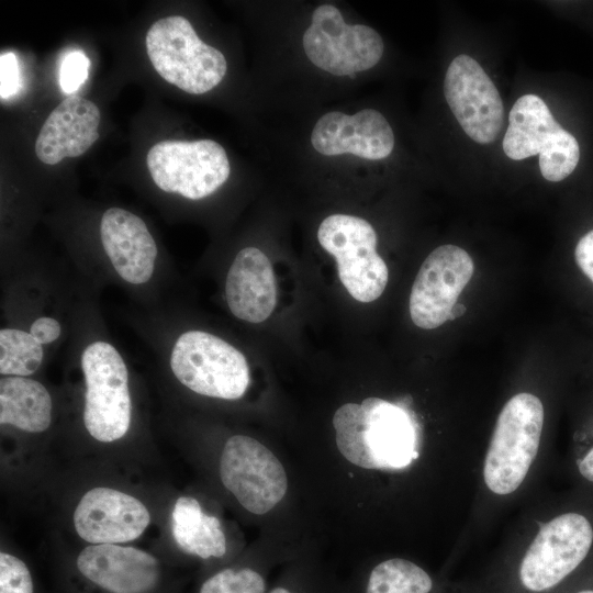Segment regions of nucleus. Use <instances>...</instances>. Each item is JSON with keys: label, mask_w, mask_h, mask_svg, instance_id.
<instances>
[{"label": "nucleus", "mask_w": 593, "mask_h": 593, "mask_svg": "<svg viewBox=\"0 0 593 593\" xmlns=\"http://www.w3.org/2000/svg\"><path fill=\"white\" fill-rule=\"evenodd\" d=\"M340 454L363 469H403L418 457V429L402 406L379 398L346 403L333 416Z\"/></svg>", "instance_id": "obj_1"}, {"label": "nucleus", "mask_w": 593, "mask_h": 593, "mask_svg": "<svg viewBox=\"0 0 593 593\" xmlns=\"http://www.w3.org/2000/svg\"><path fill=\"white\" fill-rule=\"evenodd\" d=\"M146 52L154 69L184 92L202 94L224 78V55L205 44L191 23L181 15L157 20L145 37Z\"/></svg>", "instance_id": "obj_2"}, {"label": "nucleus", "mask_w": 593, "mask_h": 593, "mask_svg": "<svg viewBox=\"0 0 593 593\" xmlns=\"http://www.w3.org/2000/svg\"><path fill=\"white\" fill-rule=\"evenodd\" d=\"M542 425L544 407L536 395L522 392L505 403L484 460L490 491L505 495L522 484L537 455Z\"/></svg>", "instance_id": "obj_3"}, {"label": "nucleus", "mask_w": 593, "mask_h": 593, "mask_svg": "<svg viewBox=\"0 0 593 593\" xmlns=\"http://www.w3.org/2000/svg\"><path fill=\"white\" fill-rule=\"evenodd\" d=\"M503 150L513 160L539 155L541 176L558 182L570 176L580 159L577 138L553 118L546 102L534 93L518 98L508 114Z\"/></svg>", "instance_id": "obj_4"}, {"label": "nucleus", "mask_w": 593, "mask_h": 593, "mask_svg": "<svg viewBox=\"0 0 593 593\" xmlns=\"http://www.w3.org/2000/svg\"><path fill=\"white\" fill-rule=\"evenodd\" d=\"M80 365L86 384V429L102 443L122 438L132 415L128 371L123 357L110 343L96 340L83 349Z\"/></svg>", "instance_id": "obj_5"}, {"label": "nucleus", "mask_w": 593, "mask_h": 593, "mask_svg": "<svg viewBox=\"0 0 593 593\" xmlns=\"http://www.w3.org/2000/svg\"><path fill=\"white\" fill-rule=\"evenodd\" d=\"M170 368L191 391L223 400L242 398L250 381L245 356L224 339L202 331H188L177 338Z\"/></svg>", "instance_id": "obj_6"}, {"label": "nucleus", "mask_w": 593, "mask_h": 593, "mask_svg": "<svg viewBox=\"0 0 593 593\" xmlns=\"http://www.w3.org/2000/svg\"><path fill=\"white\" fill-rule=\"evenodd\" d=\"M317 238L336 259L339 280L354 299L369 303L383 293L389 270L377 253V233L368 221L347 214L329 215L321 223Z\"/></svg>", "instance_id": "obj_7"}, {"label": "nucleus", "mask_w": 593, "mask_h": 593, "mask_svg": "<svg viewBox=\"0 0 593 593\" xmlns=\"http://www.w3.org/2000/svg\"><path fill=\"white\" fill-rule=\"evenodd\" d=\"M146 165L159 189L190 200L214 193L231 172L225 149L212 139L161 141L148 150Z\"/></svg>", "instance_id": "obj_8"}, {"label": "nucleus", "mask_w": 593, "mask_h": 593, "mask_svg": "<svg viewBox=\"0 0 593 593\" xmlns=\"http://www.w3.org/2000/svg\"><path fill=\"white\" fill-rule=\"evenodd\" d=\"M303 48L316 67L335 76H350L376 66L384 45L373 29L346 24L340 11L322 4L312 13L303 35Z\"/></svg>", "instance_id": "obj_9"}, {"label": "nucleus", "mask_w": 593, "mask_h": 593, "mask_svg": "<svg viewBox=\"0 0 593 593\" xmlns=\"http://www.w3.org/2000/svg\"><path fill=\"white\" fill-rule=\"evenodd\" d=\"M220 475L240 505L257 515L273 508L288 489L287 473L278 458L258 440L245 435L232 436L225 443Z\"/></svg>", "instance_id": "obj_10"}, {"label": "nucleus", "mask_w": 593, "mask_h": 593, "mask_svg": "<svg viewBox=\"0 0 593 593\" xmlns=\"http://www.w3.org/2000/svg\"><path fill=\"white\" fill-rule=\"evenodd\" d=\"M592 541L593 528L583 515L567 513L544 524L522 560L523 585L534 592L553 588L583 561Z\"/></svg>", "instance_id": "obj_11"}, {"label": "nucleus", "mask_w": 593, "mask_h": 593, "mask_svg": "<svg viewBox=\"0 0 593 593\" xmlns=\"http://www.w3.org/2000/svg\"><path fill=\"white\" fill-rule=\"evenodd\" d=\"M444 94L465 133L478 144L493 143L504 122L500 92L472 57L461 54L447 68Z\"/></svg>", "instance_id": "obj_12"}, {"label": "nucleus", "mask_w": 593, "mask_h": 593, "mask_svg": "<svg viewBox=\"0 0 593 593\" xmlns=\"http://www.w3.org/2000/svg\"><path fill=\"white\" fill-rule=\"evenodd\" d=\"M473 271V260L465 249L451 244L434 249L422 264L412 286V322L419 328L434 329L449 321Z\"/></svg>", "instance_id": "obj_13"}, {"label": "nucleus", "mask_w": 593, "mask_h": 593, "mask_svg": "<svg viewBox=\"0 0 593 593\" xmlns=\"http://www.w3.org/2000/svg\"><path fill=\"white\" fill-rule=\"evenodd\" d=\"M76 569L103 593H156L163 569L156 557L135 547L90 545L76 559Z\"/></svg>", "instance_id": "obj_14"}, {"label": "nucleus", "mask_w": 593, "mask_h": 593, "mask_svg": "<svg viewBox=\"0 0 593 593\" xmlns=\"http://www.w3.org/2000/svg\"><path fill=\"white\" fill-rule=\"evenodd\" d=\"M149 522V512L139 500L110 488L91 489L74 512L77 534L94 545L135 540Z\"/></svg>", "instance_id": "obj_15"}, {"label": "nucleus", "mask_w": 593, "mask_h": 593, "mask_svg": "<svg viewBox=\"0 0 593 593\" xmlns=\"http://www.w3.org/2000/svg\"><path fill=\"white\" fill-rule=\"evenodd\" d=\"M311 143L325 156L353 154L369 160L387 158L394 147V134L377 110L365 109L353 115L332 111L318 119Z\"/></svg>", "instance_id": "obj_16"}, {"label": "nucleus", "mask_w": 593, "mask_h": 593, "mask_svg": "<svg viewBox=\"0 0 593 593\" xmlns=\"http://www.w3.org/2000/svg\"><path fill=\"white\" fill-rule=\"evenodd\" d=\"M103 249L115 272L127 283L141 286L153 277L157 246L145 222L122 208L108 209L100 222Z\"/></svg>", "instance_id": "obj_17"}, {"label": "nucleus", "mask_w": 593, "mask_h": 593, "mask_svg": "<svg viewBox=\"0 0 593 593\" xmlns=\"http://www.w3.org/2000/svg\"><path fill=\"white\" fill-rule=\"evenodd\" d=\"M100 110L76 94L64 99L44 122L35 143L37 158L55 165L85 154L99 138Z\"/></svg>", "instance_id": "obj_18"}, {"label": "nucleus", "mask_w": 593, "mask_h": 593, "mask_svg": "<svg viewBox=\"0 0 593 593\" xmlns=\"http://www.w3.org/2000/svg\"><path fill=\"white\" fill-rule=\"evenodd\" d=\"M225 299L237 318L260 323L277 303V283L269 258L256 247L238 251L225 280Z\"/></svg>", "instance_id": "obj_19"}, {"label": "nucleus", "mask_w": 593, "mask_h": 593, "mask_svg": "<svg viewBox=\"0 0 593 593\" xmlns=\"http://www.w3.org/2000/svg\"><path fill=\"white\" fill-rule=\"evenodd\" d=\"M52 398L38 381L5 376L0 380V423L23 432L41 433L52 421Z\"/></svg>", "instance_id": "obj_20"}, {"label": "nucleus", "mask_w": 593, "mask_h": 593, "mask_svg": "<svg viewBox=\"0 0 593 593\" xmlns=\"http://www.w3.org/2000/svg\"><path fill=\"white\" fill-rule=\"evenodd\" d=\"M171 533L177 546L186 553L202 559L221 558L226 540L217 517L205 514L190 496L179 497L171 513Z\"/></svg>", "instance_id": "obj_21"}, {"label": "nucleus", "mask_w": 593, "mask_h": 593, "mask_svg": "<svg viewBox=\"0 0 593 593\" xmlns=\"http://www.w3.org/2000/svg\"><path fill=\"white\" fill-rule=\"evenodd\" d=\"M433 582L421 567L394 558L380 562L371 571L366 593H428Z\"/></svg>", "instance_id": "obj_22"}, {"label": "nucleus", "mask_w": 593, "mask_h": 593, "mask_svg": "<svg viewBox=\"0 0 593 593\" xmlns=\"http://www.w3.org/2000/svg\"><path fill=\"white\" fill-rule=\"evenodd\" d=\"M43 357V345L30 332L18 328L0 331V373L2 376H31L40 368Z\"/></svg>", "instance_id": "obj_23"}, {"label": "nucleus", "mask_w": 593, "mask_h": 593, "mask_svg": "<svg viewBox=\"0 0 593 593\" xmlns=\"http://www.w3.org/2000/svg\"><path fill=\"white\" fill-rule=\"evenodd\" d=\"M266 583L260 573L251 568L223 569L209 577L199 593H265Z\"/></svg>", "instance_id": "obj_24"}, {"label": "nucleus", "mask_w": 593, "mask_h": 593, "mask_svg": "<svg viewBox=\"0 0 593 593\" xmlns=\"http://www.w3.org/2000/svg\"><path fill=\"white\" fill-rule=\"evenodd\" d=\"M0 593H34L30 569L8 552L0 553Z\"/></svg>", "instance_id": "obj_25"}, {"label": "nucleus", "mask_w": 593, "mask_h": 593, "mask_svg": "<svg viewBox=\"0 0 593 593\" xmlns=\"http://www.w3.org/2000/svg\"><path fill=\"white\" fill-rule=\"evenodd\" d=\"M90 60L81 51L68 53L59 68V85L61 90L71 96L88 78Z\"/></svg>", "instance_id": "obj_26"}, {"label": "nucleus", "mask_w": 593, "mask_h": 593, "mask_svg": "<svg viewBox=\"0 0 593 593\" xmlns=\"http://www.w3.org/2000/svg\"><path fill=\"white\" fill-rule=\"evenodd\" d=\"M21 89L20 67L16 56L5 52L0 57V96L9 99Z\"/></svg>", "instance_id": "obj_27"}, {"label": "nucleus", "mask_w": 593, "mask_h": 593, "mask_svg": "<svg viewBox=\"0 0 593 593\" xmlns=\"http://www.w3.org/2000/svg\"><path fill=\"white\" fill-rule=\"evenodd\" d=\"M30 333L41 345H46L59 338L61 327L56 318L41 316L31 324Z\"/></svg>", "instance_id": "obj_28"}, {"label": "nucleus", "mask_w": 593, "mask_h": 593, "mask_svg": "<svg viewBox=\"0 0 593 593\" xmlns=\"http://www.w3.org/2000/svg\"><path fill=\"white\" fill-rule=\"evenodd\" d=\"M574 258L582 272L593 282V230L579 239Z\"/></svg>", "instance_id": "obj_29"}, {"label": "nucleus", "mask_w": 593, "mask_h": 593, "mask_svg": "<svg viewBox=\"0 0 593 593\" xmlns=\"http://www.w3.org/2000/svg\"><path fill=\"white\" fill-rule=\"evenodd\" d=\"M580 473L589 481L593 482V448L578 461Z\"/></svg>", "instance_id": "obj_30"}, {"label": "nucleus", "mask_w": 593, "mask_h": 593, "mask_svg": "<svg viewBox=\"0 0 593 593\" xmlns=\"http://www.w3.org/2000/svg\"><path fill=\"white\" fill-rule=\"evenodd\" d=\"M465 312H466V306L465 305H462L460 303L455 304V306L451 310L449 321H454V320L460 317L461 315H463Z\"/></svg>", "instance_id": "obj_31"}, {"label": "nucleus", "mask_w": 593, "mask_h": 593, "mask_svg": "<svg viewBox=\"0 0 593 593\" xmlns=\"http://www.w3.org/2000/svg\"><path fill=\"white\" fill-rule=\"evenodd\" d=\"M269 593H292L290 590L286 588H275Z\"/></svg>", "instance_id": "obj_32"}, {"label": "nucleus", "mask_w": 593, "mask_h": 593, "mask_svg": "<svg viewBox=\"0 0 593 593\" xmlns=\"http://www.w3.org/2000/svg\"><path fill=\"white\" fill-rule=\"evenodd\" d=\"M578 593H593L592 590H584V591H581V592H578Z\"/></svg>", "instance_id": "obj_33"}]
</instances>
